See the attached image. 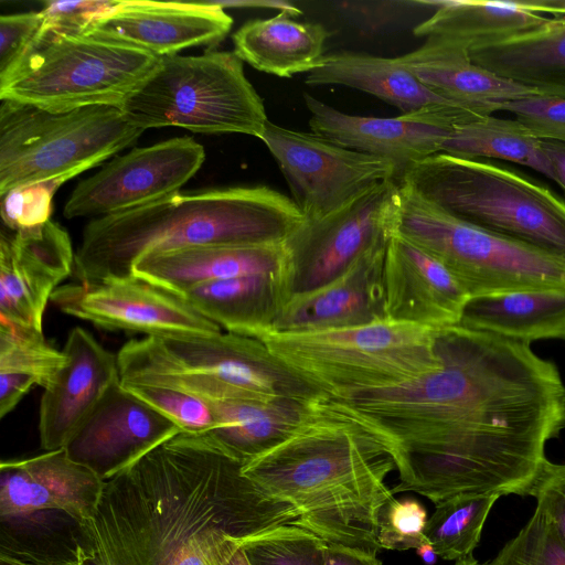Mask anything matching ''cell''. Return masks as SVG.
Segmentation results:
<instances>
[{"label": "cell", "mask_w": 565, "mask_h": 565, "mask_svg": "<svg viewBox=\"0 0 565 565\" xmlns=\"http://www.w3.org/2000/svg\"><path fill=\"white\" fill-rule=\"evenodd\" d=\"M437 349L436 372L337 401L393 456L392 493L415 492L435 505L461 495H531L546 444L565 428L558 369L530 344L460 326L439 330Z\"/></svg>", "instance_id": "6da1fadb"}, {"label": "cell", "mask_w": 565, "mask_h": 565, "mask_svg": "<svg viewBox=\"0 0 565 565\" xmlns=\"http://www.w3.org/2000/svg\"><path fill=\"white\" fill-rule=\"evenodd\" d=\"M205 434L181 433L105 481L95 515L76 523L64 565H172L209 529L244 542L294 524L271 497Z\"/></svg>", "instance_id": "7a4b0ae2"}, {"label": "cell", "mask_w": 565, "mask_h": 565, "mask_svg": "<svg viewBox=\"0 0 565 565\" xmlns=\"http://www.w3.org/2000/svg\"><path fill=\"white\" fill-rule=\"evenodd\" d=\"M394 470L380 437L328 397L312 402L290 436L242 468L268 494L292 505V525L375 556L382 550L380 514L394 499L385 479Z\"/></svg>", "instance_id": "3957f363"}, {"label": "cell", "mask_w": 565, "mask_h": 565, "mask_svg": "<svg viewBox=\"0 0 565 565\" xmlns=\"http://www.w3.org/2000/svg\"><path fill=\"white\" fill-rule=\"evenodd\" d=\"M305 221L291 198L268 186L177 192L121 213L90 220L75 253L82 284L135 277L150 253L205 245L285 241Z\"/></svg>", "instance_id": "277c9868"}, {"label": "cell", "mask_w": 565, "mask_h": 565, "mask_svg": "<svg viewBox=\"0 0 565 565\" xmlns=\"http://www.w3.org/2000/svg\"><path fill=\"white\" fill-rule=\"evenodd\" d=\"M439 330L391 320L315 331L269 329V351L328 398L397 387L441 366Z\"/></svg>", "instance_id": "5b68a950"}, {"label": "cell", "mask_w": 565, "mask_h": 565, "mask_svg": "<svg viewBox=\"0 0 565 565\" xmlns=\"http://www.w3.org/2000/svg\"><path fill=\"white\" fill-rule=\"evenodd\" d=\"M398 180L472 225L565 259V202L512 170L439 152Z\"/></svg>", "instance_id": "8992f818"}, {"label": "cell", "mask_w": 565, "mask_h": 565, "mask_svg": "<svg viewBox=\"0 0 565 565\" xmlns=\"http://www.w3.org/2000/svg\"><path fill=\"white\" fill-rule=\"evenodd\" d=\"M393 234L441 263L470 298L565 289L564 258L472 225L399 180Z\"/></svg>", "instance_id": "52a82bcc"}, {"label": "cell", "mask_w": 565, "mask_h": 565, "mask_svg": "<svg viewBox=\"0 0 565 565\" xmlns=\"http://www.w3.org/2000/svg\"><path fill=\"white\" fill-rule=\"evenodd\" d=\"M119 108L130 125L142 130L174 126L260 139L269 121L243 61L227 51L161 57Z\"/></svg>", "instance_id": "ba28073f"}, {"label": "cell", "mask_w": 565, "mask_h": 565, "mask_svg": "<svg viewBox=\"0 0 565 565\" xmlns=\"http://www.w3.org/2000/svg\"><path fill=\"white\" fill-rule=\"evenodd\" d=\"M159 56L86 33L42 28L17 66L0 77V100L50 111L118 106L157 68Z\"/></svg>", "instance_id": "9c48e42d"}, {"label": "cell", "mask_w": 565, "mask_h": 565, "mask_svg": "<svg viewBox=\"0 0 565 565\" xmlns=\"http://www.w3.org/2000/svg\"><path fill=\"white\" fill-rule=\"evenodd\" d=\"M143 131L130 125L118 106L50 111L2 100L0 196L30 183L72 179L131 146Z\"/></svg>", "instance_id": "30bf717a"}, {"label": "cell", "mask_w": 565, "mask_h": 565, "mask_svg": "<svg viewBox=\"0 0 565 565\" xmlns=\"http://www.w3.org/2000/svg\"><path fill=\"white\" fill-rule=\"evenodd\" d=\"M260 140L279 166L305 221L332 215L376 185L398 180L392 160L338 146L316 134L268 121Z\"/></svg>", "instance_id": "8fae6325"}, {"label": "cell", "mask_w": 565, "mask_h": 565, "mask_svg": "<svg viewBox=\"0 0 565 565\" xmlns=\"http://www.w3.org/2000/svg\"><path fill=\"white\" fill-rule=\"evenodd\" d=\"M204 159L203 146L191 137L136 148L81 181L64 205V216L93 220L161 200L179 192Z\"/></svg>", "instance_id": "7c38bea8"}, {"label": "cell", "mask_w": 565, "mask_h": 565, "mask_svg": "<svg viewBox=\"0 0 565 565\" xmlns=\"http://www.w3.org/2000/svg\"><path fill=\"white\" fill-rule=\"evenodd\" d=\"M396 193L397 180L385 181L332 215L303 221L285 239L294 294L331 281L366 250L388 242Z\"/></svg>", "instance_id": "4fadbf2b"}, {"label": "cell", "mask_w": 565, "mask_h": 565, "mask_svg": "<svg viewBox=\"0 0 565 565\" xmlns=\"http://www.w3.org/2000/svg\"><path fill=\"white\" fill-rule=\"evenodd\" d=\"M51 300L62 312L109 331L159 338L222 331L181 295L136 276L98 284H64Z\"/></svg>", "instance_id": "5bb4252c"}, {"label": "cell", "mask_w": 565, "mask_h": 565, "mask_svg": "<svg viewBox=\"0 0 565 565\" xmlns=\"http://www.w3.org/2000/svg\"><path fill=\"white\" fill-rule=\"evenodd\" d=\"M159 339L180 364L223 383L238 401L288 398L311 403L327 397L274 355L259 339L222 331Z\"/></svg>", "instance_id": "9a60e30c"}, {"label": "cell", "mask_w": 565, "mask_h": 565, "mask_svg": "<svg viewBox=\"0 0 565 565\" xmlns=\"http://www.w3.org/2000/svg\"><path fill=\"white\" fill-rule=\"evenodd\" d=\"M74 264L68 233L51 220L30 228L2 231L0 320L43 331L47 302L73 274Z\"/></svg>", "instance_id": "2e32d148"}, {"label": "cell", "mask_w": 565, "mask_h": 565, "mask_svg": "<svg viewBox=\"0 0 565 565\" xmlns=\"http://www.w3.org/2000/svg\"><path fill=\"white\" fill-rule=\"evenodd\" d=\"M169 418L115 383L65 447L68 456L108 481L181 434Z\"/></svg>", "instance_id": "e0dca14e"}, {"label": "cell", "mask_w": 565, "mask_h": 565, "mask_svg": "<svg viewBox=\"0 0 565 565\" xmlns=\"http://www.w3.org/2000/svg\"><path fill=\"white\" fill-rule=\"evenodd\" d=\"M232 24V17L214 1L124 0L85 33L164 57L193 46L213 47L225 39Z\"/></svg>", "instance_id": "ac0fdd59"}, {"label": "cell", "mask_w": 565, "mask_h": 565, "mask_svg": "<svg viewBox=\"0 0 565 565\" xmlns=\"http://www.w3.org/2000/svg\"><path fill=\"white\" fill-rule=\"evenodd\" d=\"M313 134L348 149L394 161L402 171L409 164L443 152L456 115L423 111L397 117H371L342 113L303 94Z\"/></svg>", "instance_id": "d6986e66"}, {"label": "cell", "mask_w": 565, "mask_h": 565, "mask_svg": "<svg viewBox=\"0 0 565 565\" xmlns=\"http://www.w3.org/2000/svg\"><path fill=\"white\" fill-rule=\"evenodd\" d=\"M66 363L44 388L39 435L45 451L65 448L106 392L120 381L117 354L84 328H73L62 350Z\"/></svg>", "instance_id": "ffe728a7"}, {"label": "cell", "mask_w": 565, "mask_h": 565, "mask_svg": "<svg viewBox=\"0 0 565 565\" xmlns=\"http://www.w3.org/2000/svg\"><path fill=\"white\" fill-rule=\"evenodd\" d=\"M0 479L1 518L56 510L75 523L95 515L105 487L95 471L73 460L65 448L3 460Z\"/></svg>", "instance_id": "44dd1931"}, {"label": "cell", "mask_w": 565, "mask_h": 565, "mask_svg": "<svg viewBox=\"0 0 565 565\" xmlns=\"http://www.w3.org/2000/svg\"><path fill=\"white\" fill-rule=\"evenodd\" d=\"M385 318L441 330L457 326L470 299L433 256L394 235L383 269Z\"/></svg>", "instance_id": "7402d4cb"}, {"label": "cell", "mask_w": 565, "mask_h": 565, "mask_svg": "<svg viewBox=\"0 0 565 565\" xmlns=\"http://www.w3.org/2000/svg\"><path fill=\"white\" fill-rule=\"evenodd\" d=\"M388 242L366 250L331 281L292 294L271 329L315 331L361 326L385 318L383 269Z\"/></svg>", "instance_id": "603a6c76"}, {"label": "cell", "mask_w": 565, "mask_h": 565, "mask_svg": "<svg viewBox=\"0 0 565 565\" xmlns=\"http://www.w3.org/2000/svg\"><path fill=\"white\" fill-rule=\"evenodd\" d=\"M284 270H291L285 241L150 253L136 262L132 275L182 295L210 281Z\"/></svg>", "instance_id": "cb8c5ba5"}, {"label": "cell", "mask_w": 565, "mask_h": 565, "mask_svg": "<svg viewBox=\"0 0 565 565\" xmlns=\"http://www.w3.org/2000/svg\"><path fill=\"white\" fill-rule=\"evenodd\" d=\"M417 24L416 36L437 39L468 52L531 31L551 17H565V0H447Z\"/></svg>", "instance_id": "d4e9b609"}, {"label": "cell", "mask_w": 565, "mask_h": 565, "mask_svg": "<svg viewBox=\"0 0 565 565\" xmlns=\"http://www.w3.org/2000/svg\"><path fill=\"white\" fill-rule=\"evenodd\" d=\"M397 58L434 94L476 115H492L503 103L537 95L476 64L468 51L437 39L428 38Z\"/></svg>", "instance_id": "484cf974"}, {"label": "cell", "mask_w": 565, "mask_h": 565, "mask_svg": "<svg viewBox=\"0 0 565 565\" xmlns=\"http://www.w3.org/2000/svg\"><path fill=\"white\" fill-rule=\"evenodd\" d=\"M292 294V273L284 270L210 281L181 296L226 332L257 338L273 328Z\"/></svg>", "instance_id": "4316f807"}, {"label": "cell", "mask_w": 565, "mask_h": 565, "mask_svg": "<svg viewBox=\"0 0 565 565\" xmlns=\"http://www.w3.org/2000/svg\"><path fill=\"white\" fill-rule=\"evenodd\" d=\"M305 83L312 86H349L395 106L404 115L423 111L473 114L434 94L397 57L349 51L327 54L307 74Z\"/></svg>", "instance_id": "83f0119b"}, {"label": "cell", "mask_w": 565, "mask_h": 565, "mask_svg": "<svg viewBox=\"0 0 565 565\" xmlns=\"http://www.w3.org/2000/svg\"><path fill=\"white\" fill-rule=\"evenodd\" d=\"M470 58L493 74L535 92L565 98V17L469 52Z\"/></svg>", "instance_id": "f1b7e54d"}, {"label": "cell", "mask_w": 565, "mask_h": 565, "mask_svg": "<svg viewBox=\"0 0 565 565\" xmlns=\"http://www.w3.org/2000/svg\"><path fill=\"white\" fill-rule=\"evenodd\" d=\"M457 326L526 344L565 340V289H527L470 298Z\"/></svg>", "instance_id": "f546056e"}, {"label": "cell", "mask_w": 565, "mask_h": 565, "mask_svg": "<svg viewBox=\"0 0 565 565\" xmlns=\"http://www.w3.org/2000/svg\"><path fill=\"white\" fill-rule=\"evenodd\" d=\"M279 12L244 23L234 34V53L254 68L279 77L309 73L324 56L328 30Z\"/></svg>", "instance_id": "4dcf8cb0"}, {"label": "cell", "mask_w": 565, "mask_h": 565, "mask_svg": "<svg viewBox=\"0 0 565 565\" xmlns=\"http://www.w3.org/2000/svg\"><path fill=\"white\" fill-rule=\"evenodd\" d=\"M311 403L288 398L216 403L210 406L216 426L203 434L245 465L290 436Z\"/></svg>", "instance_id": "1f68e13d"}, {"label": "cell", "mask_w": 565, "mask_h": 565, "mask_svg": "<svg viewBox=\"0 0 565 565\" xmlns=\"http://www.w3.org/2000/svg\"><path fill=\"white\" fill-rule=\"evenodd\" d=\"M443 152L456 157L502 159L531 168L552 180L543 140L514 119L487 115L454 127Z\"/></svg>", "instance_id": "d6a6232c"}, {"label": "cell", "mask_w": 565, "mask_h": 565, "mask_svg": "<svg viewBox=\"0 0 565 565\" xmlns=\"http://www.w3.org/2000/svg\"><path fill=\"white\" fill-rule=\"evenodd\" d=\"M497 495L455 497L435 505L428 518L425 537L437 556L461 561L472 556Z\"/></svg>", "instance_id": "836d02e7"}, {"label": "cell", "mask_w": 565, "mask_h": 565, "mask_svg": "<svg viewBox=\"0 0 565 565\" xmlns=\"http://www.w3.org/2000/svg\"><path fill=\"white\" fill-rule=\"evenodd\" d=\"M65 363L64 352L51 347L43 331L0 320V373L31 375L45 388Z\"/></svg>", "instance_id": "e575fe53"}, {"label": "cell", "mask_w": 565, "mask_h": 565, "mask_svg": "<svg viewBox=\"0 0 565 565\" xmlns=\"http://www.w3.org/2000/svg\"><path fill=\"white\" fill-rule=\"evenodd\" d=\"M326 542L296 525H281L247 540L249 565H324Z\"/></svg>", "instance_id": "d590c367"}, {"label": "cell", "mask_w": 565, "mask_h": 565, "mask_svg": "<svg viewBox=\"0 0 565 565\" xmlns=\"http://www.w3.org/2000/svg\"><path fill=\"white\" fill-rule=\"evenodd\" d=\"M490 565H565V544L546 513L536 505L522 530Z\"/></svg>", "instance_id": "8d00e7d4"}, {"label": "cell", "mask_w": 565, "mask_h": 565, "mask_svg": "<svg viewBox=\"0 0 565 565\" xmlns=\"http://www.w3.org/2000/svg\"><path fill=\"white\" fill-rule=\"evenodd\" d=\"M122 385L172 420L182 433L203 434L214 429L216 426L210 406L198 397L163 386Z\"/></svg>", "instance_id": "74e56055"}, {"label": "cell", "mask_w": 565, "mask_h": 565, "mask_svg": "<svg viewBox=\"0 0 565 565\" xmlns=\"http://www.w3.org/2000/svg\"><path fill=\"white\" fill-rule=\"evenodd\" d=\"M70 177H60L12 189L1 195V218L10 231L42 225L50 221L53 196Z\"/></svg>", "instance_id": "f35d334b"}, {"label": "cell", "mask_w": 565, "mask_h": 565, "mask_svg": "<svg viewBox=\"0 0 565 565\" xmlns=\"http://www.w3.org/2000/svg\"><path fill=\"white\" fill-rule=\"evenodd\" d=\"M427 511L414 497L391 500L382 510L379 521V543L390 551L416 550L427 540L425 527Z\"/></svg>", "instance_id": "ab89813d"}, {"label": "cell", "mask_w": 565, "mask_h": 565, "mask_svg": "<svg viewBox=\"0 0 565 565\" xmlns=\"http://www.w3.org/2000/svg\"><path fill=\"white\" fill-rule=\"evenodd\" d=\"M509 111L536 137L565 143V98L532 95L499 105Z\"/></svg>", "instance_id": "60d3db41"}, {"label": "cell", "mask_w": 565, "mask_h": 565, "mask_svg": "<svg viewBox=\"0 0 565 565\" xmlns=\"http://www.w3.org/2000/svg\"><path fill=\"white\" fill-rule=\"evenodd\" d=\"M116 4L117 0H52L44 1L40 12L44 29L65 34H83Z\"/></svg>", "instance_id": "b9f144b4"}, {"label": "cell", "mask_w": 565, "mask_h": 565, "mask_svg": "<svg viewBox=\"0 0 565 565\" xmlns=\"http://www.w3.org/2000/svg\"><path fill=\"white\" fill-rule=\"evenodd\" d=\"M42 28L40 11L0 17V77L11 72L24 57Z\"/></svg>", "instance_id": "7bdbcfd3"}, {"label": "cell", "mask_w": 565, "mask_h": 565, "mask_svg": "<svg viewBox=\"0 0 565 565\" xmlns=\"http://www.w3.org/2000/svg\"><path fill=\"white\" fill-rule=\"evenodd\" d=\"M244 543L222 529H209L191 537L172 565H227Z\"/></svg>", "instance_id": "ee69618b"}, {"label": "cell", "mask_w": 565, "mask_h": 565, "mask_svg": "<svg viewBox=\"0 0 565 565\" xmlns=\"http://www.w3.org/2000/svg\"><path fill=\"white\" fill-rule=\"evenodd\" d=\"M531 495L550 518L565 544V463L547 460Z\"/></svg>", "instance_id": "f6af8a7d"}, {"label": "cell", "mask_w": 565, "mask_h": 565, "mask_svg": "<svg viewBox=\"0 0 565 565\" xmlns=\"http://www.w3.org/2000/svg\"><path fill=\"white\" fill-rule=\"evenodd\" d=\"M38 381L26 374L0 373V417L11 413Z\"/></svg>", "instance_id": "bcb514c9"}, {"label": "cell", "mask_w": 565, "mask_h": 565, "mask_svg": "<svg viewBox=\"0 0 565 565\" xmlns=\"http://www.w3.org/2000/svg\"><path fill=\"white\" fill-rule=\"evenodd\" d=\"M324 565H382V562L361 550L326 543Z\"/></svg>", "instance_id": "7dc6e473"}, {"label": "cell", "mask_w": 565, "mask_h": 565, "mask_svg": "<svg viewBox=\"0 0 565 565\" xmlns=\"http://www.w3.org/2000/svg\"><path fill=\"white\" fill-rule=\"evenodd\" d=\"M0 565H64L60 558L53 559L35 551L17 545L1 544Z\"/></svg>", "instance_id": "c3c4849f"}, {"label": "cell", "mask_w": 565, "mask_h": 565, "mask_svg": "<svg viewBox=\"0 0 565 565\" xmlns=\"http://www.w3.org/2000/svg\"><path fill=\"white\" fill-rule=\"evenodd\" d=\"M543 149L552 169V180L565 194V143L543 140Z\"/></svg>", "instance_id": "681fc988"}, {"label": "cell", "mask_w": 565, "mask_h": 565, "mask_svg": "<svg viewBox=\"0 0 565 565\" xmlns=\"http://www.w3.org/2000/svg\"><path fill=\"white\" fill-rule=\"evenodd\" d=\"M214 2L224 9L227 7L274 9V10H279V12L287 13L291 17L298 15L301 13L300 9H298L296 6H294L287 1L253 0V1H214Z\"/></svg>", "instance_id": "f907efd6"}, {"label": "cell", "mask_w": 565, "mask_h": 565, "mask_svg": "<svg viewBox=\"0 0 565 565\" xmlns=\"http://www.w3.org/2000/svg\"><path fill=\"white\" fill-rule=\"evenodd\" d=\"M416 553L426 565H434L436 563L437 554L428 541L417 547Z\"/></svg>", "instance_id": "816d5d0a"}, {"label": "cell", "mask_w": 565, "mask_h": 565, "mask_svg": "<svg viewBox=\"0 0 565 565\" xmlns=\"http://www.w3.org/2000/svg\"><path fill=\"white\" fill-rule=\"evenodd\" d=\"M227 565H249L243 547L235 552Z\"/></svg>", "instance_id": "f5cc1de1"}, {"label": "cell", "mask_w": 565, "mask_h": 565, "mask_svg": "<svg viewBox=\"0 0 565 565\" xmlns=\"http://www.w3.org/2000/svg\"><path fill=\"white\" fill-rule=\"evenodd\" d=\"M455 565H490V564H489V562L488 563H480L476 558L470 556V557H467L465 559L457 561L455 563Z\"/></svg>", "instance_id": "db71d44e"}]
</instances>
